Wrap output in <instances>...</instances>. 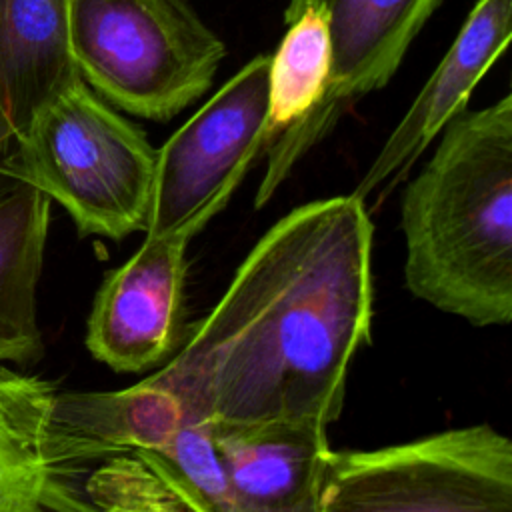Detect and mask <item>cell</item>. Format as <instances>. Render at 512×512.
I'll use <instances>...</instances> for the list:
<instances>
[{
	"label": "cell",
	"mask_w": 512,
	"mask_h": 512,
	"mask_svg": "<svg viewBox=\"0 0 512 512\" xmlns=\"http://www.w3.org/2000/svg\"><path fill=\"white\" fill-rule=\"evenodd\" d=\"M332 42L326 18L318 10H302L286 22L268 68V104L264 152L292 124L302 120L328 88Z\"/></svg>",
	"instance_id": "obj_14"
},
{
	"label": "cell",
	"mask_w": 512,
	"mask_h": 512,
	"mask_svg": "<svg viewBox=\"0 0 512 512\" xmlns=\"http://www.w3.org/2000/svg\"><path fill=\"white\" fill-rule=\"evenodd\" d=\"M510 36L512 0H476L452 46L384 140L354 196L366 202L378 188L384 186L382 196L394 188L432 140L466 112L474 88L508 48Z\"/></svg>",
	"instance_id": "obj_10"
},
{
	"label": "cell",
	"mask_w": 512,
	"mask_h": 512,
	"mask_svg": "<svg viewBox=\"0 0 512 512\" xmlns=\"http://www.w3.org/2000/svg\"><path fill=\"white\" fill-rule=\"evenodd\" d=\"M320 512H512V442L474 424L332 452Z\"/></svg>",
	"instance_id": "obj_5"
},
{
	"label": "cell",
	"mask_w": 512,
	"mask_h": 512,
	"mask_svg": "<svg viewBox=\"0 0 512 512\" xmlns=\"http://www.w3.org/2000/svg\"><path fill=\"white\" fill-rule=\"evenodd\" d=\"M70 46L90 88L160 122L198 100L226 56L186 0H72Z\"/></svg>",
	"instance_id": "obj_4"
},
{
	"label": "cell",
	"mask_w": 512,
	"mask_h": 512,
	"mask_svg": "<svg viewBox=\"0 0 512 512\" xmlns=\"http://www.w3.org/2000/svg\"><path fill=\"white\" fill-rule=\"evenodd\" d=\"M18 184H20V182H12V180H8V178H4V176L0 174V200H2L6 194H10Z\"/></svg>",
	"instance_id": "obj_17"
},
{
	"label": "cell",
	"mask_w": 512,
	"mask_h": 512,
	"mask_svg": "<svg viewBox=\"0 0 512 512\" xmlns=\"http://www.w3.org/2000/svg\"><path fill=\"white\" fill-rule=\"evenodd\" d=\"M238 512H320L332 448L296 424L210 426Z\"/></svg>",
	"instance_id": "obj_11"
},
{
	"label": "cell",
	"mask_w": 512,
	"mask_h": 512,
	"mask_svg": "<svg viewBox=\"0 0 512 512\" xmlns=\"http://www.w3.org/2000/svg\"><path fill=\"white\" fill-rule=\"evenodd\" d=\"M442 0H288L284 22L318 10L330 30L332 68L318 104L284 130L270 150L254 204L262 208L298 160L366 94L386 86L412 40Z\"/></svg>",
	"instance_id": "obj_7"
},
{
	"label": "cell",
	"mask_w": 512,
	"mask_h": 512,
	"mask_svg": "<svg viewBox=\"0 0 512 512\" xmlns=\"http://www.w3.org/2000/svg\"><path fill=\"white\" fill-rule=\"evenodd\" d=\"M96 292L88 318L90 354L116 372H142L176 346L188 234H148Z\"/></svg>",
	"instance_id": "obj_8"
},
{
	"label": "cell",
	"mask_w": 512,
	"mask_h": 512,
	"mask_svg": "<svg viewBox=\"0 0 512 512\" xmlns=\"http://www.w3.org/2000/svg\"><path fill=\"white\" fill-rule=\"evenodd\" d=\"M270 54L236 72L158 150L148 234L196 236L264 152Z\"/></svg>",
	"instance_id": "obj_6"
},
{
	"label": "cell",
	"mask_w": 512,
	"mask_h": 512,
	"mask_svg": "<svg viewBox=\"0 0 512 512\" xmlns=\"http://www.w3.org/2000/svg\"><path fill=\"white\" fill-rule=\"evenodd\" d=\"M372 220L354 194L282 216L176 356L144 378L210 426L328 430L372 326Z\"/></svg>",
	"instance_id": "obj_1"
},
{
	"label": "cell",
	"mask_w": 512,
	"mask_h": 512,
	"mask_svg": "<svg viewBox=\"0 0 512 512\" xmlns=\"http://www.w3.org/2000/svg\"><path fill=\"white\" fill-rule=\"evenodd\" d=\"M56 394L0 366V512H106L88 490L96 462L54 420Z\"/></svg>",
	"instance_id": "obj_9"
},
{
	"label": "cell",
	"mask_w": 512,
	"mask_h": 512,
	"mask_svg": "<svg viewBox=\"0 0 512 512\" xmlns=\"http://www.w3.org/2000/svg\"><path fill=\"white\" fill-rule=\"evenodd\" d=\"M72 0H0V160L38 112L82 80L70 46Z\"/></svg>",
	"instance_id": "obj_12"
},
{
	"label": "cell",
	"mask_w": 512,
	"mask_h": 512,
	"mask_svg": "<svg viewBox=\"0 0 512 512\" xmlns=\"http://www.w3.org/2000/svg\"><path fill=\"white\" fill-rule=\"evenodd\" d=\"M158 150L78 80L0 160V174L56 200L80 236L122 240L148 226Z\"/></svg>",
	"instance_id": "obj_3"
},
{
	"label": "cell",
	"mask_w": 512,
	"mask_h": 512,
	"mask_svg": "<svg viewBox=\"0 0 512 512\" xmlns=\"http://www.w3.org/2000/svg\"><path fill=\"white\" fill-rule=\"evenodd\" d=\"M88 490L106 512H188L168 486L130 454L98 462L88 476Z\"/></svg>",
	"instance_id": "obj_16"
},
{
	"label": "cell",
	"mask_w": 512,
	"mask_h": 512,
	"mask_svg": "<svg viewBox=\"0 0 512 512\" xmlns=\"http://www.w3.org/2000/svg\"><path fill=\"white\" fill-rule=\"evenodd\" d=\"M404 280L474 326L512 320V96L458 114L402 196Z\"/></svg>",
	"instance_id": "obj_2"
},
{
	"label": "cell",
	"mask_w": 512,
	"mask_h": 512,
	"mask_svg": "<svg viewBox=\"0 0 512 512\" xmlns=\"http://www.w3.org/2000/svg\"><path fill=\"white\" fill-rule=\"evenodd\" d=\"M130 456L146 464L188 512H238L210 424L182 414L152 448Z\"/></svg>",
	"instance_id": "obj_15"
},
{
	"label": "cell",
	"mask_w": 512,
	"mask_h": 512,
	"mask_svg": "<svg viewBox=\"0 0 512 512\" xmlns=\"http://www.w3.org/2000/svg\"><path fill=\"white\" fill-rule=\"evenodd\" d=\"M50 198L18 184L0 200V362L42 356L36 288L50 224Z\"/></svg>",
	"instance_id": "obj_13"
}]
</instances>
